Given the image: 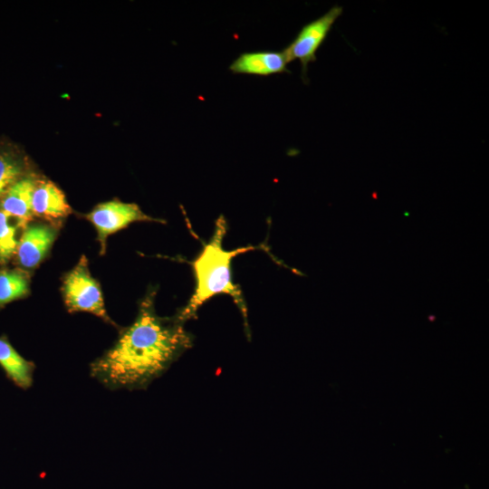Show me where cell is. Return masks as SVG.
I'll return each mask as SVG.
<instances>
[{
  "mask_svg": "<svg viewBox=\"0 0 489 489\" xmlns=\"http://www.w3.org/2000/svg\"><path fill=\"white\" fill-rule=\"evenodd\" d=\"M288 61L283 52H251L241 53L229 66L235 74L270 76L275 73L290 72Z\"/></svg>",
  "mask_w": 489,
  "mask_h": 489,
  "instance_id": "8",
  "label": "cell"
},
{
  "mask_svg": "<svg viewBox=\"0 0 489 489\" xmlns=\"http://www.w3.org/2000/svg\"><path fill=\"white\" fill-rule=\"evenodd\" d=\"M23 177L22 162L8 153H0V198Z\"/></svg>",
  "mask_w": 489,
  "mask_h": 489,
  "instance_id": "12",
  "label": "cell"
},
{
  "mask_svg": "<svg viewBox=\"0 0 489 489\" xmlns=\"http://www.w3.org/2000/svg\"><path fill=\"white\" fill-rule=\"evenodd\" d=\"M341 14L342 7L334 5L323 15L305 24L293 41L283 51L288 62L293 60L300 61L302 77H306L308 64L316 61L319 47Z\"/></svg>",
  "mask_w": 489,
  "mask_h": 489,
  "instance_id": "5",
  "label": "cell"
},
{
  "mask_svg": "<svg viewBox=\"0 0 489 489\" xmlns=\"http://www.w3.org/2000/svg\"><path fill=\"white\" fill-rule=\"evenodd\" d=\"M62 291L69 312H87L114 325L106 312L100 284L91 276L85 256L66 274Z\"/></svg>",
  "mask_w": 489,
  "mask_h": 489,
  "instance_id": "3",
  "label": "cell"
},
{
  "mask_svg": "<svg viewBox=\"0 0 489 489\" xmlns=\"http://www.w3.org/2000/svg\"><path fill=\"white\" fill-rule=\"evenodd\" d=\"M155 290L139 303L132 324L91 365V374L107 388L145 389L194 344V335L174 317L157 314Z\"/></svg>",
  "mask_w": 489,
  "mask_h": 489,
  "instance_id": "1",
  "label": "cell"
},
{
  "mask_svg": "<svg viewBox=\"0 0 489 489\" xmlns=\"http://www.w3.org/2000/svg\"><path fill=\"white\" fill-rule=\"evenodd\" d=\"M35 183L34 177L24 176L10 187L1 201V210L9 217L15 218L24 228L34 217L32 197Z\"/></svg>",
  "mask_w": 489,
  "mask_h": 489,
  "instance_id": "9",
  "label": "cell"
},
{
  "mask_svg": "<svg viewBox=\"0 0 489 489\" xmlns=\"http://www.w3.org/2000/svg\"><path fill=\"white\" fill-rule=\"evenodd\" d=\"M16 228L9 223V216L0 209V264L7 263L16 252Z\"/></svg>",
  "mask_w": 489,
  "mask_h": 489,
  "instance_id": "13",
  "label": "cell"
},
{
  "mask_svg": "<svg viewBox=\"0 0 489 489\" xmlns=\"http://www.w3.org/2000/svg\"><path fill=\"white\" fill-rule=\"evenodd\" d=\"M34 216L50 222L60 221L72 213L64 193L48 179H36L32 197Z\"/></svg>",
  "mask_w": 489,
  "mask_h": 489,
  "instance_id": "7",
  "label": "cell"
},
{
  "mask_svg": "<svg viewBox=\"0 0 489 489\" xmlns=\"http://www.w3.org/2000/svg\"><path fill=\"white\" fill-rule=\"evenodd\" d=\"M29 292V276L19 269L0 271V308Z\"/></svg>",
  "mask_w": 489,
  "mask_h": 489,
  "instance_id": "11",
  "label": "cell"
},
{
  "mask_svg": "<svg viewBox=\"0 0 489 489\" xmlns=\"http://www.w3.org/2000/svg\"><path fill=\"white\" fill-rule=\"evenodd\" d=\"M226 230V220L224 216H220L216 221L212 237L204 244L202 251L191 263L196 282L194 292L187 304L173 317L177 321L184 324L187 321L197 317L198 309L206 302L216 295L225 293L232 297L241 312L246 335L250 338L245 300L240 288L232 281L231 263L235 256L257 247L245 246L225 250L223 240Z\"/></svg>",
  "mask_w": 489,
  "mask_h": 489,
  "instance_id": "2",
  "label": "cell"
},
{
  "mask_svg": "<svg viewBox=\"0 0 489 489\" xmlns=\"http://www.w3.org/2000/svg\"><path fill=\"white\" fill-rule=\"evenodd\" d=\"M86 218L97 231L101 254L106 251L108 236L131 223L142 221L164 223L161 219L145 214L137 204L124 203L120 200L99 204L86 215Z\"/></svg>",
  "mask_w": 489,
  "mask_h": 489,
  "instance_id": "4",
  "label": "cell"
},
{
  "mask_svg": "<svg viewBox=\"0 0 489 489\" xmlns=\"http://www.w3.org/2000/svg\"><path fill=\"white\" fill-rule=\"evenodd\" d=\"M57 235L54 225L34 224L27 225L18 241L16 255L21 266L32 269L46 256Z\"/></svg>",
  "mask_w": 489,
  "mask_h": 489,
  "instance_id": "6",
  "label": "cell"
},
{
  "mask_svg": "<svg viewBox=\"0 0 489 489\" xmlns=\"http://www.w3.org/2000/svg\"><path fill=\"white\" fill-rule=\"evenodd\" d=\"M0 365L15 384L27 388L33 381L34 365L24 360L5 340L0 339Z\"/></svg>",
  "mask_w": 489,
  "mask_h": 489,
  "instance_id": "10",
  "label": "cell"
}]
</instances>
